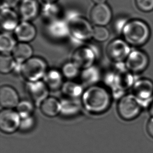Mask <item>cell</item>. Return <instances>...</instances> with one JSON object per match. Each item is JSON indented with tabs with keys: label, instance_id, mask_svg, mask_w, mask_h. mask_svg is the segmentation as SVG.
<instances>
[{
	"label": "cell",
	"instance_id": "cell-29",
	"mask_svg": "<svg viewBox=\"0 0 153 153\" xmlns=\"http://www.w3.org/2000/svg\"><path fill=\"white\" fill-rule=\"evenodd\" d=\"M35 124V120L33 116L27 118L21 119L19 130L23 132H28L31 130Z\"/></svg>",
	"mask_w": 153,
	"mask_h": 153
},
{
	"label": "cell",
	"instance_id": "cell-14",
	"mask_svg": "<svg viewBox=\"0 0 153 153\" xmlns=\"http://www.w3.org/2000/svg\"><path fill=\"white\" fill-rule=\"evenodd\" d=\"M17 39L21 42H29L33 40L37 35L35 27L28 21L19 23L14 30Z\"/></svg>",
	"mask_w": 153,
	"mask_h": 153
},
{
	"label": "cell",
	"instance_id": "cell-23",
	"mask_svg": "<svg viewBox=\"0 0 153 153\" xmlns=\"http://www.w3.org/2000/svg\"><path fill=\"white\" fill-rule=\"evenodd\" d=\"M62 91L66 97L78 99L84 93L82 85L74 82L68 81L64 83L62 86Z\"/></svg>",
	"mask_w": 153,
	"mask_h": 153
},
{
	"label": "cell",
	"instance_id": "cell-3",
	"mask_svg": "<svg viewBox=\"0 0 153 153\" xmlns=\"http://www.w3.org/2000/svg\"><path fill=\"white\" fill-rule=\"evenodd\" d=\"M47 68V63L44 59L32 57L21 65L20 72L28 82H36L44 78Z\"/></svg>",
	"mask_w": 153,
	"mask_h": 153
},
{
	"label": "cell",
	"instance_id": "cell-9",
	"mask_svg": "<svg viewBox=\"0 0 153 153\" xmlns=\"http://www.w3.org/2000/svg\"><path fill=\"white\" fill-rule=\"evenodd\" d=\"M96 58V53L90 47H82L77 49L72 56V61L83 70L93 65Z\"/></svg>",
	"mask_w": 153,
	"mask_h": 153
},
{
	"label": "cell",
	"instance_id": "cell-27",
	"mask_svg": "<svg viewBox=\"0 0 153 153\" xmlns=\"http://www.w3.org/2000/svg\"><path fill=\"white\" fill-rule=\"evenodd\" d=\"M79 69L72 62L67 63L62 67V74L68 79H74L79 74Z\"/></svg>",
	"mask_w": 153,
	"mask_h": 153
},
{
	"label": "cell",
	"instance_id": "cell-26",
	"mask_svg": "<svg viewBox=\"0 0 153 153\" xmlns=\"http://www.w3.org/2000/svg\"><path fill=\"white\" fill-rule=\"evenodd\" d=\"M34 104L30 100H22L19 102L16 107V111L21 119L32 116L34 111Z\"/></svg>",
	"mask_w": 153,
	"mask_h": 153
},
{
	"label": "cell",
	"instance_id": "cell-22",
	"mask_svg": "<svg viewBox=\"0 0 153 153\" xmlns=\"http://www.w3.org/2000/svg\"><path fill=\"white\" fill-rule=\"evenodd\" d=\"M81 78L84 85L91 86L95 85L99 81L100 74L98 69L93 65L83 70L81 73Z\"/></svg>",
	"mask_w": 153,
	"mask_h": 153
},
{
	"label": "cell",
	"instance_id": "cell-24",
	"mask_svg": "<svg viewBox=\"0 0 153 153\" xmlns=\"http://www.w3.org/2000/svg\"><path fill=\"white\" fill-rule=\"evenodd\" d=\"M16 42L14 38L8 33H4L0 36V51L3 54L9 55L12 52Z\"/></svg>",
	"mask_w": 153,
	"mask_h": 153
},
{
	"label": "cell",
	"instance_id": "cell-25",
	"mask_svg": "<svg viewBox=\"0 0 153 153\" xmlns=\"http://www.w3.org/2000/svg\"><path fill=\"white\" fill-rule=\"evenodd\" d=\"M17 63L12 56L2 54L0 56V72L7 74L15 70Z\"/></svg>",
	"mask_w": 153,
	"mask_h": 153
},
{
	"label": "cell",
	"instance_id": "cell-18",
	"mask_svg": "<svg viewBox=\"0 0 153 153\" xmlns=\"http://www.w3.org/2000/svg\"><path fill=\"white\" fill-rule=\"evenodd\" d=\"M40 110L45 116L54 117L61 113V102L53 97H48L42 102L39 106Z\"/></svg>",
	"mask_w": 153,
	"mask_h": 153
},
{
	"label": "cell",
	"instance_id": "cell-4",
	"mask_svg": "<svg viewBox=\"0 0 153 153\" xmlns=\"http://www.w3.org/2000/svg\"><path fill=\"white\" fill-rule=\"evenodd\" d=\"M143 106L139 99L133 94L123 96L118 104V112L121 118L131 120L141 113Z\"/></svg>",
	"mask_w": 153,
	"mask_h": 153
},
{
	"label": "cell",
	"instance_id": "cell-33",
	"mask_svg": "<svg viewBox=\"0 0 153 153\" xmlns=\"http://www.w3.org/2000/svg\"><path fill=\"white\" fill-rule=\"evenodd\" d=\"M91 1L96 4H101L105 3V1L107 0H91Z\"/></svg>",
	"mask_w": 153,
	"mask_h": 153
},
{
	"label": "cell",
	"instance_id": "cell-12",
	"mask_svg": "<svg viewBox=\"0 0 153 153\" xmlns=\"http://www.w3.org/2000/svg\"><path fill=\"white\" fill-rule=\"evenodd\" d=\"M112 16L111 8L105 3L96 4L90 12L91 22L99 26H105L108 24L111 20Z\"/></svg>",
	"mask_w": 153,
	"mask_h": 153
},
{
	"label": "cell",
	"instance_id": "cell-5",
	"mask_svg": "<svg viewBox=\"0 0 153 153\" xmlns=\"http://www.w3.org/2000/svg\"><path fill=\"white\" fill-rule=\"evenodd\" d=\"M68 23L70 34L75 39L86 41L93 37V28L90 23L83 17H73Z\"/></svg>",
	"mask_w": 153,
	"mask_h": 153
},
{
	"label": "cell",
	"instance_id": "cell-34",
	"mask_svg": "<svg viewBox=\"0 0 153 153\" xmlns=\"http://www.w3.org/2000/svg\"><path fill=\"white\" fill-rule=\"evenodd\" d=\"M42 1L47 3V4H52L54 2H56V1H57L58 0H42Z\"/></svg>",
	"mask_w": 153,
	"mask_h": 153
},
{
	"label": "cell",
	"instance_id": "cell-1",
	"mask_svg": "<svg viewBox=\"0 0 153 153\" xmlns=\"http://www.w3.org/2000/svg\"><path fill=\"white\" fill-rule=\"evenodd\" d=\"M111 101V96L107 89L93 85L84 91L82 103L88 111L98 114L103 113L109 108Z\"/></svg>",
	"mask_w": 153,
	"mask_h": 153
},
{
	"label": "cell",
	"instance_id": "cell-19",
	"mask_svg": "<svg viewBox=\"0 0 153 153\" xmlns=\"http://www.w3.org/2000/svg\"><path fill=\"white\" fill-rule=\"evenodd\" d=\"M61 114L65 116L76 115L81 111L82 107V102L78 99L66 98L61 101Z\"/></svg>",
	"mask_w": 153,
	"mask_h": 153
},
{
	"label": "cell",
	"instance_id": "cell-32",
	"mask_svg": "<svg viewBox=\"0 0 153 153\" xmlns=\"http://www.w3.org/2000/svg\"><path fill=\"white\" fill-rule=\"evenodd\" d=\"M147 132L149 135L153 137V117L149 120L147 123Z\"/></svg>",
	"mask_w": 153,
	"mask_h": 153
},
{
	"label": "cell",
	"instance_id": "cell-11",
	"mask_svg": "<svg viewBox=\"0 0 153 153\" xmlns=\"http://www.w3.org/2000/svg\"><path fill=\"white\" fill-rule=\"evenodd\" d=\"M149 58L145 52L139 50L131 51L126 59V68L133 72H142L149 64Z\"/></svg>",
	"mask_w": 153,
	"mask_h": 153
},
{
	"label": "cell",
	"instance_id": "cell-17",
	"mask_svg": "<svg viewBox=\"0 0 153 153\" xmlns=\"http://www.w3.org/2000/svg\"><path fill=\"white\" fill-rule=\"evenodd\" d=\"M12 53V56L17 63L22 64L32 58L33 50L28 43L21 42L17 44Z\"/></svg>",
	"mask_w": 153,
	"mask_h": 153
},
{
	"label": "cell",
	"instance_id": "cell-13",
	"mask_svg": "<svg viewBox=\"0 0 153 153\" xmlns=\"http://www.w3.org/2000/svg\"><path fill=\"white\" fill-rule=\"evenodd\" d=\"M19 102L16 90L10 86L4 85L0 88V103L5 109L16 107Z\"/></svg>",
	"mask_w": 153,
	"mask_h": 153
},
{
	"label": "cell",
	"instance_id": "cell-21",
	"mask_svg": "<svg viewBox=\"0 0 153 153\" xmlns=\"http://www.w3.org/2000/svg\"><path fill=\"white\" fill-rule=\"evenodd\" d=\"M48 31L55 38H63L70 34L68 23L62 21H55L49 25Z\"/></svg>",
	"mask_w": 153,
	"mask_h": 153
},
{
	"label": "cell",
	"instance_id": "cell-2",
	"mask_svg": "<svg viewBox=\"0 0 153 153\" xmlns=\"http://www.w3.org/2000/svg\"><path fill=\"white\" fill-rule=\"evenodd\" d=\"M124 40L133 46L143 45L148 41L151 31L144 21L133 19L128 21L122 32Z\"/></svg>",
	"mask_w": 153,
	"mask_h": 153
},
{
	"label": "cell",
	"instance_id": "cell-8",
	"mask_svg": "<svg viewBox=\"0 0 153 153\" xmlns=\"http://www.w3.org/2000/svg\"><path fill=\"white\" fill-rule=\"evenodd\" d=\"M49 88L44 81L28 82L26 86L27 95L34 105L39 107L42 102L48 97Z\"/></svg>",
	"mask_w": 153,
	"mask_h": 153
},
{
	"label": "cell",
	"instance_id": "cell-30",
	"mask_svg": "<svg viewBox=\"0 0 153 153\" xmlns=\"http://www.w3.org/2000/svg\"><path fill=\"white\" fill-rule=\"evenodd\" d=\"M135 3L139 10L144 12L153 10V0H135Z\"/></svg>",
	"mask_w": 153,
	"mask_h": 153
},
{
	"label": "cell",
	"instance_id": "cell-16",
	"mask_svg": "<svg viewBox=\"0 0 153 153\" xmlns=\"http://www.w3.org/2000/svg\"><path fill=\"white\" fill-rule=\"evenodd\" d=\"M39 10L38 3L36 0H23L19 8V13L24 21L34 19Z\"/></svg>",
	"mask_w": 153,
	"mask_h": 153
},
{
	"label": "cell",
	"instance_id": "cell-28",
	"mask_svg": "<svg viewBox=\"0 0 153 153\" xmlns=\"http://www.w3.org/2000/svg\"><path fill=\"white\" fill-rule=\"evenodd\" d=\"M109 32L104 26H96L93 28V37L98 42H105L109 37Z\"/></svg>",
	"mask_w": 153,
	"mask_h": 153
},
{
	"label": "cell",
	"instance_id": "cell-31",
	"mask_svg": "<svg viewBox=\"0 0 153 153\" xmlns=\"http://www.w3.org/2000/svg\"><path fill=\"white\" fill-rule=\"evenodd\" d=\"M19 1L20 0H2V5L1 6L12 8L19 3Z\"/></svg>",
	"mask_w": 153,
	"mask_h": 153
},
{
	"label": "cell",
	"instance_id": "cell-35",
	"mask_svg": "<svg viewBox=\"0 0 153 153\" xmlns=\"http://www.w3.org/2000/svg\"><path fill=\"white\" fill-rule=\"evenodd\" d=\"M149 112L150 114L153 117V102L151 103V105H150V108H149Z\"/></svg>",
	"mask_w": 153,
	"mask_h": 153
},
{
	"label": "cell",
	"instance_id": "cell-10",
	"mask_svg": "<svg viewBox=\"0 0 153 153\" xmlns=\"http://www.w3.org/2000/svg\"><path fill=\"white\" fill-rule=\"evenodd\" d=\"M134 95L141 102L143 107L149 104L153 94V83L148 79H138L134 84Z\"/></svg>",
	"mask_w": 153,
	"mask_h": 153
},
{
	"label": "cell",
	"instance_id": "cell-6",
	"mask_svg": "<svg viewBox=\"0 0 153 153\" xmlns=\"http://www.w3.org/2000/svg\"><path fill=\"white\" fill-rule=\"evenodd\" d=\"M21 118L16 111L4 109L0 113V128L3 132L11 134L19 129Z\"/></svg>",
	"mask_w": 153,
	"mask_h": 153
},
{
	"label": "cell",
	"instance_id": "cell-7",
	"mask_svg": "<svg viewBox=\"0 0 153 153\" xmlns=\"http://www.w3.org/2000/svg\"><path fill=\"white\" fill-rule=\"evenodd\" d=\"M128 45L124 40H114L108 45L107 54L111 60L116 63L122 62L126 60L131 51Z\"/></svg>",
	"mask_w": 153,
	"mask_h": 153
},
{
	"label": "cell",
	"instance_id": "cell-15",
	"mask_svg": "<svg viewBox=\"0 0 153 153\" xmlns=\"http://www.w3.org/2000/svg\"><path fill=\"white\" fill-rule=\"evenodd\" d=\"M0 22L2 29L5 31L15 30L19 24V17L11 8L1 6Z\"/></svg>",
	"mask_w": 153,
	"mask_h": 153
},
{
	"label": "cell",
	"instance_id": "cell-20",
	"mask_svg": "<svg viewBox=\"0 0 153 153\" xmlns=\"http://www.w3.org/2000/svg\"><path fill=\"white\" fill-rule=\"evenodd\" d=\"M63 76L62 73L56 70H51L47 71L43 81L49 89L57 90L62 87L63 84Z\"/></svg>",
	"mask_w": 153,
	"mask_h": 153
}]
</instances>
